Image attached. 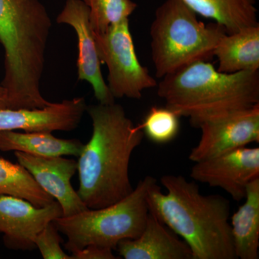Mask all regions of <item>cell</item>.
<instances>
[{
    "mask_svg": "<svg viewBox=\"0 0 259 259\" xmlns=\"http://www.w3.org/2000/svg\"><path fill=\"white\" fill-rule=\"evenodd\" d=\"M197 15L214 20L227 34L257 25L255 0H182Z\"/></svg>",
    "mask_w": 259,
    "mask_h": 259,
    "instance_id": "18",
    "label": "cell"
},
{
    "mask_svg": "<svg viewBox=\"0 0 259 259\" xmlns=\"http://www.w3.org/2000/svg\"><path fill=\"white\" fill-rule=\"evenodd\" d=\"M116 249L125 259H194L188 245L151 212L140 236L122 240Z\"/></svg>",
    "mask_w": 259,
    "mask_h": 259,
    "instance_id": "14",
    "label": "cell"
},
{
    "mask_svg": "<svg viewBox=\"0 0 259 259\" xmlns=\"http://www.w3.org/2000/svg\"><path fill=\"white\" fill-rule=\"evenodd\" d=\"M156 182L153 177L146 176L131 194L115 203L56 218L54 224L67 238L65 248L72 253L95 245L115 250L122 240L137 238L149 213L148 191Z\"/></svg>",
    "mask_w": 259,
    "mask_h": 259,
    "instance_id": "6",
    "label": "cell"
},
{
    "mask_svg": "<svg viewBox=\"0 0 259 259\" xmlns=\"http://www.w3.org/2000/svg\"><path fill=\"white\" fill-rule=\"evenodd\" d=\"M18 163L25 167L42 190L60 204L68 217L88 209L71 185L77 161L62 156H41L15 151Z\"/></svg>",
    "mask_w": 259,
    "mask_h": 259,
    "instance_id": "11",
    "label": "cell"
},
{
    "mask_svg": "<svg viewBox=\"0 0 259 259\" xmlns=\"http://www.w3.org/2000/svg\"><path fill=\"white\" fill-rule=\"evenodd\" d=\"M83 145L78 139H61L50 132L0 131V151H20L41 156L79 157Z\"/></svg>",
    "mask_w": 259,
    "mask_h": 259,
    "instance_id": "17",
    "label": "cell"
},
{
    "mask_svg": "<svg viewBox=\"0 0 259 259\" xmlns=\"http://www.w3.org/2000/svg\"><path fill=\"white\" fill-rule=\"evenodd\" d=\"M111 248L90 245L71 253V259H115Z\"/></svg>",
    "mask_w": 259,
    "mask_h": 259,
    "instance_id": "23",
    "label": "cell"
},
{
    "mask_svg": "<svg viewBox=\"0 0 259 259\" xmlns=\"http://www.w3.org/2000/svg\"><path fill=\"white\" fill-rule=\"evenodd\" d=\"M148 191L149 212L188 245L194 259H236L230 224L231 204L221 195L204 196L182 175L162 177Z\"/></svg>",
    "mask_w": 259,
    "mask_h": 259,
    "instance_id": "2",
    "label": "cell"
},
{
    "mask_svg": "<svg viewBox=\"0 0 259 259\" xmlns=\"http://www.w3.org/2000/svg\"><path fill=\"white\" fill-rule=\"evenodd\" d=\"M156 88L166 107L199 127L259 104V71L227 74L198 61L162 78Z\"/></svg>",
    "mask_w": 259,
    "mask_h": 259,
    "instance_id": "4",
    "label": "cell"
},
{
    "mask_svg": "<svg viewBox=\"0 0 259 259\" xmlns=\"http://www.w3.org/2000/svg\"><path fill=\"white\" fill-rule=\"evenodd\" d=\"M0 109H9L8 92L0 83Z\"/></svg>",
    "mask_w": 259,
    "mask_h": 259,
    "instance_id": "24",
    "label": "cell"
},
{
    "mask_svg": "<svg viewBox=\"0 0 259 259\" xmlns=\"http://www.w3.org/2000/svg\"><path fill=\"white\" fill-rule=\"evenodd\" d=\"M83 97L53 103L44 108L0 109V131L23 130L26 133L74 131L87 110Z\"/></svg>",
    "mask_w": 259,
    "mask_h": 259,
    "instance_id": "13",
    "label": "cell"
},
{
    "mask_svg": "<svg viewBox=\"0 0 259 259\" xmlns=\"http://www.w3.org/2000/svg\"><path fill=\"white\" fill-rule=\"evenodd\" d=\"M218 70L227 74L259 70V24L225 34L214 51Z\"/></svg>",
    "mask_w": 259,
    "mask_h": 259,
    "instance_id": "15",
    "label": "cell"
},
{
    "mask_svg": "<svg viewBox=\"0 0 259 259\" xmlns=\"http://www.w3.org/2000/svg\"><path fill=\"white\" fill-rule=\"evenodd\" d=\"M86 111L93 121V134L77 161V193L88 209H100L125 198L134 190L130 161L144 134L141 124L135 125L115 102L90 105Z\"/></svg>",
    "mask_w": 259,
    "mask_h": 259,
    "instance_id": "1",
    "label": "cell"
},
{
    "mask_svg": "<svg viewBox=\"0 0 259 259\" xmlns=\"http://www.w3.org/2000/svg\"><path fill=\"white\" fill-rule=\"evenodd\" d=\"M0 195H9L25 199L37 207L55 202L20 163L15 164L0 158Z\"/></svg>",
    "mask_w": 259,
    "mask_h": 259,
    "instance_id": "19",
    "label": "cell"
},
{
    "mask_svg": "<svg viewBox=\"0 0 259 259\" xmlns=\"http://www.w3.org/2000/svg\"><path fill=\"white\" fill-rule=\"evenodd\" d=\"M93 35L100 60L108 68L107 86L114 98L140 100L145 90L157 87L156 79L138 59L129 18Z\"/></svg>",
    "mask_w": 259,
    "mask_h": 259,
    "instance_id": "7",
    "label": "cell"
},
{
    "mask_svg": "<svg viewBox=\"0 0 259 259\" xmlns=\"http://www.w3.org/2000/svg\"><path fill=\"white\" fill-rule=\"evenodd\" d=\"M52 23L40 0H0V44L9 109L44 108L40 92L45 52Z\"/></svg>",
    "mask_w": 259,
    "mask_h": 259,
    "instance_id": "3",
    "label": "cell"
},
{
    "mask_svg": "<svg viewBox=\"0 0 259 259\" xmlns=\"http://www.w3.org/2000/svg\"><path fill=\"white\" fill-rule=\"evenodd\" d=\"M56 22L72 27L77 35L79 42L78 78L88 81L93 88L99 103L115 102L101 71V61L96 49L93 31L90 26V9L82 0H66Z\"/></svg>",
    "mask_w": 259,
    "mask_h": 259,
    "instance_id": "12",
    "label": "cell"
},
{
    "mask_svg": "<svg viewBox=\"0 0 259 259\" xmlns=\"http://www.w3.org/2000/svg\"><path fill=\"white\" fill-rule=\"evenodd\" d=\"M198 144L192 148L190 161L215 157L236 148L259 142V104L222 118L204 122Z\"/></svg>",
    "mask_w": 259,
    "mask_h": 259,
    "instance_id": "8",
    "label": "cell"
},
{
    "mask_svg": "<svg viewBox=\"0 0 259 259\" xmlns=\"http://www.w3.org/2000/svg\"><path fill=\"white\" fill-rule=\"evenodd\" d=\"M225 34L219 24L206 25L198 20L182 0H166L155 12L150 29L156 77L161 79L194 63L211 60Z\"/></svg>",
    "mask_w": 259,
    "mask_h": 259,
    "instance_id": "5",
    "label": "cell"
},
{
    "mask_svg": "<svg viewBox=\"0 0 259 259\" xmlns=\"http://www.w3.org/2000/svg\"><path fill=\"white\" fill-rule=\"evenodd\" d=\"M82 1L90 9V26L96 33H103L110 25L128 19L138 8L133 0Z\"/></svg>",
    "mask_w": 259,
    "mask_h": 259,
    "instance_id": "20",
    "label": "cell"
},
{
    "mask_svg": "<svg viewBox=\"0 0 259 259\" xmlns=\"http://www.w3.org/2000/svg\"><path fill=\"white\" fill-rule=\"evenodd\" d=\"M59 233V230L52 221L48 223L37 235L35 244L42 258L71 259V255L65 253L61 248L63 240Z\"/></svg>",
    "mask_w": 259,
    "mask_h": 259,
    "instance_id": "22",
    "label": "cell"
},
{
    "mask_svg": "<svg viewBox=\"0 0 259 259\" xmlns=\"http://www.w3.org/2000/svg\"><path fill=\"white\" fill-rule=\"evenodd\" d=\"M61 216L62 208L57 201L37 207L25 199L0 195V233H3L5 245L9 249H35L37 235L48 223Z\"/></svg>",
    "mask_w": 259,
    "mask_h": 259,
    "instance_id": "10",
    "label": "cell"
},
{
    "mask_svg": "<svg viewBox=\"0 0 259 259\" xmlns=\"http://www.w3.org/2000/svg\"><path fill=\"white\" fill-rule=\"evenodd\" d=\"M180 116L168 107H152L141 124L150 141L164 144L176 139L180 127Z\"/></svg>",
    "mask_w": 259,
    "mask_h": 259,
    "instance_id": "21",
    "label": "cell"
},
{
    "mask_svg": "<svg viewBox=\"0 0 259 259\" xmlns=\"http://www.w3.org/2000/svg\"><path fill=\"white\" fill-rule=\"evenodd\" d=\"M245 202L230 223L236 258H259V178L247 185Z\"/></svg>",
    "mask_w": 259,
    "mask_h": 259,
    "instance_id": "16",
    "label": "cell"
},
{
    "mask_svg": "<svg viewBox=\"0 0 259 259\" xmlns=\"http://www.w3.org/2000/svg\"><path fill=\"white\" fill-rule=\"evenodd\" d=\"M196 182L219 187L236 201L245 198L247 185L259 178V148H236L198 162L191 170Z\"/></svg>",
    "mask_w": 259,
    "mask_h": 259,
    "instance_id": "9",
    "label": "cell"
}]
</instances>
